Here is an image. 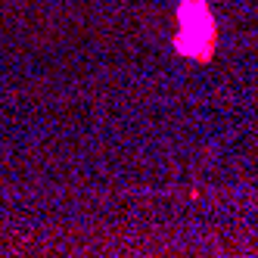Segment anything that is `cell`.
I'll list each match as a JSON object with an SVG mask.
<instances>
[{"mask_svg": "<svg viewBox=\"0 0 258 258\" xmlns=\"http://www.w3.org/2000/svg\"><path fill=\"white\" fill-rule=\"evenodd\" d=\"M218 44V22L206 0H183L177 7V34L174 50L180 56L209 62Z\"/></svg>", "mask_w": 258, "mask_h": 258, "instance_id": "obj_1", "label": "cell"}]
</instances>
